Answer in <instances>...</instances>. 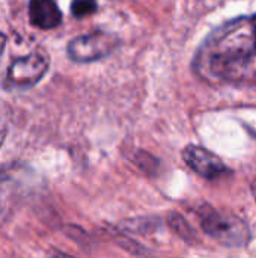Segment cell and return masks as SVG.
<instances>
[{
  "mask_svg": "<svg viewBox=\"0 0 256 258\" xmlns=\"http://www.w3.org/2000/svg\"><path fill=\"white\" fill-rule=\"evenodd\" d=\"M195 68L210 82L256 85L253 17H240L216 29L201 45Z\"/></svg>",
  "mask_w": 256,
  "mask_h": 258,
  "instance_id": "obj_1",
  "label": "cell"
},
{
  "mask_svg": "<svg viewBox=\"0 0 256 258\" xmlns=\"http://www.w3.org/2000/svg\"><path fill=\"white\" fill-rule=\"evenodd\" d=\"M196 215L202 230L219 243L231 248H240L249 243V227L238 216L216 210L208 204L201 206Z\"/></svg>",
  "mask_w": 256,
  "mask_h": 258,
  "instance_id": "obj_2",
  "label": "cell"
},
{
  "mask_svg": "<svg viewBox=\"0 0 256 258\" xmlns=\"http://www.w3.org/2000/svg\"><path fill=\"white\" fill-rule=\"evenodd\" d=\"M50 67V56L45 50L36 48L26 56L17 57L6 71L5 86L9 89H26L36 85Z\"/></svg>",
  "mask_w": 256,
  "mask_h": 258,
  "instance_id": "obj_3",
  "label": "cell"
},
{
  "mask_svg": "<svg viewBox=\"0 0 256 258\" xmlns=\"http://www.w3.org/2000/svg\"><path fill=\"white\" fill-rule=\"evenodd\" d=\"M119 44L115 35L106 32H94L80 35L69 41L66 53L74 62H94L109 56Z\"/></svg>",
  "mask_w": 256,
  "mask_h": 258,
  "instance_id": "obj_4",
  "label": "cell"
},
{
  "mask_svg": "<svg viewBox=\"0 0 256 258\" xmlns=\"http://www.w3.org/2000/svg\"><path fill=\"white\" fill-rule=\"evenodd\" d=\"M183 160L193 172L207 180H217L228 174L225 163L216 154L199 145H187L183 151Z\"/></svg>",
  "mask_w": 256,
  "mask_h": 258,
  "instance_id": "obj_5",
  "label": "cell"
},
{
  "mask_svg": "<svg viewBox=\"0 0 256 258\" xmlns=\"http://www.w3.org/2000/svg\"><path fill=\"white\" fill-rule=\"evenodd\" d=\"M29 20L35 27L50 30L60 24L62 12L51 0H33L29 3Z\"/></svg>",
  "mask_w": 256,
  "mask_h": 258,
  "instance_id": "obj_6",
  "label": "cell"
},
{
  "mask_svg": "<svg viewBox=\"0 0 256 258\" xmlns=\"http://www.w3.org/2000/svg\"><path fill=\"white\" fill-rule=\"evenodd\" d=\"M169 225H172V228L183 237V239H189L192 240L193 239V234H192V228L189 227V224L180 216V215H172L169 216Z\"/></svg>",
  "mask_w": 256,
  "mask_h": 258,
  "instance_id": "obj_7",
  "label": "cell"
},
{
  "mask_svg": "<svg viewBox=\"0 0 256 258\" xmlns=\"http://www.w3.org/2000/svg\"><path fill=\"white\" fill-rule=\"evenodd\" d=\"M95 11H97V3H94V2H74L71 5V12L77 18L91 15Z\"/></svg>",
  "mask_w": 256,
  "mask_h": 258,
  "instance_id": "obj_8",
  "label": "cell"
},
{
  "mask_svg": "<svg viewBox=\"0 0 256 258\" xmlns=\"http://www.w3.org/2000/svg\"><path fill=\"white\" fill-rule=\"evenodd\" d=\"M6 135H8V118H6L5 107L0 103V147L6 139Z\"/></svg>",
  "mask_w": 256,
  "mask_h": 258,
  "instance_id": "obj_9",
  "label": "cell"
},
{
  "mask_svg": "<svg viewBox=\"0 0 256 258\" xmlns=\"http://www.w3.org/2000/svg\"><path fill=\"white\" fill-rule=\"evenodd\" d=\"M5 45H6V36H5V33L0 32V56L5 50Z\"/></svg>",
  "mask_w": 256,
  "mask_h": 258,
  "instance_id": "obj_10",
  "label": "cell"
},
{
  "mask_svg": "<svg viewBox=\"0 0 256 258\" xmlns=\"http://www.w3.org/2000/svg\"><path fill=\"white\" fill-rule=\"evenodd\" d=\"M252 194H253V198L256 200V181L252 183Z\"/></svg>",
  "mask_w": 256,
  "mask_h": 258,
  "instance_id": "obj_11",
  "label": "cell"
},
{
  "mask_svg": "<svg viewBox=\"0 0 256 258\" xmlns=\"http://www.w3.org/2000/svg\"><path fill=\"white\" fill-rule=\"evenodd\" d=\"M253 21H255V26H256V15H255V17H253Z\"/></svg>",
  "mask_w": 256,
  "mask_h": 258,
  "instance_id": "obj_12",
  "label": "cell"
}]
</instances>
